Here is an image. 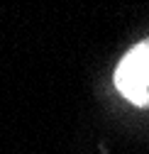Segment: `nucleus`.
Masks as SVG:
<instances>
[{
	"label": "nucleus",
	"instance_id": "obj_1",
	"mask_svg": "<svg viewBox=\"0 0 149 154\" xmlns=\"http://www.w3.org/2000/svg\"><path fill=\"white\" fill-rule=\"evenodd\" d=\"M115 86L135 105L149 103V42L135 47L115 71Z\"/></svg>",
	"mask_w": 149,
	"mask_h": 154
}]
</instances>
